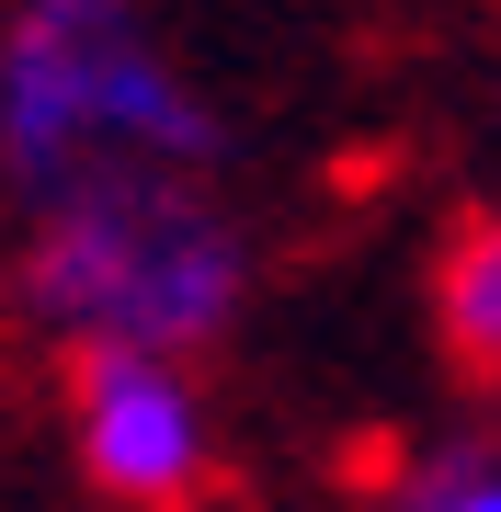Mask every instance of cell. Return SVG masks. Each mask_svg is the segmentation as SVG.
<instances>
[{
	"label": "cell",
	"instance_id": "cell-1",
	"mask_svg": "<svg viewBox=\"0 0 501 512\" xmlns=\"http://www.w3.org/2000/svg\"><path fill=\"white\" fill-rule=\"evenodd\" d=\"M12 319L69 353H217L251 308V228L217 171H80L46 205H12Z\"/></svg>",
	"mask_w": 501,
	"mask_h": 512
},
{
	"label": "cell",
	"instance_id": "cell-2",
	"mask_svg": "<svg viewBox=\"0 0 501 512\" xmlns=\"http://www.w3.org/2000/svg\"><path fill=\"white\" fill-rule=\"evenodd\" d=\"M228 171L217 92L171 57L149 0H0V205L80 171Z\"/></svg>",
	"mask_w": 501,
	"mask_h": 512
},
{
	"label": "cell",
	"instance_id": "cell-3",
	"mask_svg": "<svg viewBox=\"0 0 501 512\" xmlns=\"http://www.w3.org/2000/svg\"><path fill=\"white\" fill-rule=\"evenodd\" d=\"M69 456L114 512H194L217 490V399L194 353H69Z\"/></svg>",
	"mask_w": 501,
	"mask_h": 512
},
{
	"label": "cell",
	"instance_id": "cell-4",
	"mask_svg": "<svg viewBox=\"0 0 501 512\" xmlns=\"http://www.w3.org/2000/svg\"><path fill=\"white\" fill-rule=\"evenodd\" d=\"M433 330L467 376H501V205L433 251Z\"/></svg>",
	"mask_w": 501,
	"mask_h": 512
},
{
	"label": "cell",
	"instance_id": "cell-5",
	"mask_svg": "<svg viewBox=\"0 0 501 512\" xmlns=\"http://www.w3.org/2000/svg\"><path fill=\"white\" fill-rule=\"evenodd\" d=\"M399 512H501V444H456L399 490Z\"/></svg>",
	"mask_w": 501,
	"mask_h": 512
}]
</instances>
